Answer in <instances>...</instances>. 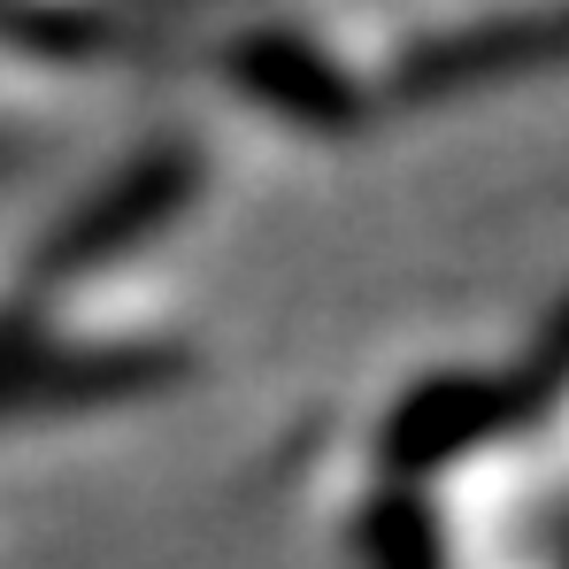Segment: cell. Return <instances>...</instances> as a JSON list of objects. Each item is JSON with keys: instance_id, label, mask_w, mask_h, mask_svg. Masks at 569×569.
I'll return each instance as SVG.
<instances>
[{"instance_id": "5b68a950", "label": "cell", "mask_w": 569, "mask_h": 569, "mask_svg": "<svg viewBox=\"0 0 569 569\" xmlns=\"http://www.w3.org/2000/svg\"><path fill=\"white\" fill-rule=\"evenodd\" d=\"M316 54H300V47H278V39H254V47H239V70L262 86L270 100H292V108H308V116H347V93H331V86H316V70H308Z\"/></svg>"}, {"instance_id": "6da1fadb", "label": "cell", "mask_w": 569, "mask_h": 569, "mask_svg": "<svg viewBox=\"0 0 569 569\" xmlns=\"http://www.w3.org/2000/svg\"><path fill=\"white\" fill-rule=\"evenodd\" d=\"M569 62V16H531V23H477L416 54L408 93H455V86H492L516 70H555Z\"/></svg>"}, {"instance_id": "277c9868", "label": "cell", "mask_w": 569, "mask_h": 569, "mask_svg": "<svg viewBox=\"0 0 569 569\" xmlns=\"http://www.w3.org/2000/svg\"><path fill=\"white\" fill-rule=\"evenodd\" d=\"M485 423H492V392L485 385H431L408 408V423H392V447H408L400 462H439V455L485 439Z\"/></svg>"}, {"instance_id": "3957f363", "label": "cell", "mask_w": 569, "mask_h": 569, "mask_svg": "<svg viewBox=\"0 0 569 569\" xmlns=\"http://www.w3.org/2000/svg\"><path fill=\"white\" fill-rule=\"evenodd\" d=\"M162 378L154 355H16L0 362V408H39V400H108Z\"/></svg>"}, {"instance_id": "7a4b0ae2", "label": "cell", "mask_w": 569, "mask_h": 569, "mask_svg": "<svg viewBox=\"0 0 569 569\" xmlns=\"http://www.w3.org/2000/svg\"><path fill=\"white\" fill-rule=\"evenodd\" d=\"M178 192H186V154H154V162H139L131 178H116L93 208H78V216L54 231V247L39 254V278H70V270H86V262H100V254H116L139 223L170 216Z\"/></svg>"}]
</instances>
